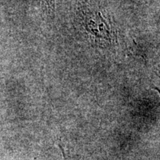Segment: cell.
<instances>
[{
    "instance_id": "obj_1",
    "label": "cell",
    "mask_w": 160,
    "mask_h": 160,
    "mask_svg": "<svg viewBox=\"0 0 160 160\" xmlns=\"http://www.w3.org/2000/svg\"><path fill=\"white\" fill-rule=\"evenodd\" d=\"M85 21L86 29L93 37L110 42L115 39V34L111 26L100 12L89 11L85 13Z\"/></svg>"
},
{
    "instance_id": "obj_2",
    "label": "cell",
    "mask_w": 160,
    "mask_h": 160,
    "mask_svg": "<svg viewBox=\"0 0 160 160\" xmlns=\"http://www.w3.org/2000/svg\"><path fill=\"white\" fill-rule=\"evenodd\" d=\"M43 13L48 17L53 18L55 14V0H40Z\"/></svg>"
},
{
    "instance_id": "obj_3",
    "label": "cell",
    "mask_w": 160,
    "mask_h": 160,
    "mask_svg": "<svg viewBox=\"0 0 160 160\" xmlns=\"http://www.w3.org/2000/svg\"><path fill=\"white\" fill-rule=\"evenodd\" d=\"M59 147H60V149L62 150V153L64 160H71V156H70L69 153H68V152H66L65 151V149H64V148L62 147V146H59Z\"/></svg>"
}]
</instances>
